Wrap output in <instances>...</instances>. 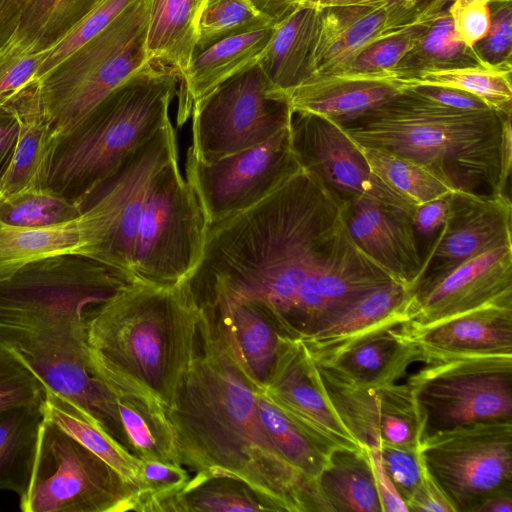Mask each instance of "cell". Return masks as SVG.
I'll return each instance as SVG.
<instances>
[{
	"instance_id": "1",
	"label": "cell",
	"mask_w": 512,
	"mask_h": 512,
	"mask_svg": "<svg viewBox=\"0 0 512 512\" xmlns=\"http://www.w3.org/2000/svg\"><path fill=\"white\" fill-rule=\"evenodd\" d=\"M344 210L345 200L299 164L262 201L208 225L187 279L198 304L256 303L302 340L333 310L395 281L354 242Z\"/></svg>"
},
{
	"instance_id": "2",
	"label": "cell",
	"mask_w": 512,
	"mask_h": 512,
	"mask_svg": "<svg viewBox=\"0 0 512 512\" xmlns=\"http://www.w3.org/2000/svg\"><path fill=\"white\" fill-rule=\"evenodd\" d=\"M200 308L196 351L166 410L182 465L195 473L239 479L276 512H330L317 481L294 469L270 440L257 392L213 315Z\"/></svg>"
},
{
	"instance_id": "3",
	"label": "cell",
	"mask_w": 512,
	"mask_h": 512,
	"mask_svg": "<svg viewBox=\"0 0 512 512\" xmlns=\"http://www.w3.org/2000/svg\"><path fill=\"white\" fill-rule=\"evenodd\" d=\"M201 308L187 282L135 281L87 322V361L103 383L121 381L173 406L197 347Z\"/></svg>"
},
{
	"instance_id": "4",
	"label": "cell",
	"mask_w": 512,
	"mask_h": 512,
	"mask_svg": "<svg viewBox=\"0 0 512 512\" xmlns=\"http://www.w3.org/2000/svg\"><path fill=\"white\" fill-rule=\"evenodd\" d=\"M508 115L489 108L455 109L401 89L337 124L358 146L412 160L454 190L490 195L500 193L502 131Z\"/></svg>"
},
{
	"instance_id": "5",
	"label": "cell",
	"mask_w": 512,
	"mask_h": 512,
	"mask_svg": "<svg viewBox=\"0 0 512 512\" xmlns=\"http://www.w3.org/2000/svg\"><path fill=\"white\" fill-rule=\"evenodd\" d=\"M179 76L149 64L108 95L75 127L52 139L47 188L82 210L87 197L169 122Z\"/></svg>"
},
{
	"instance_id": "6",
	"label": "cell",
	"mask_w": 512,
	"mask_h": 512,
	"mask_svg": "<svg viewBox=\"0 0 512 512\" xmlns=\"http://www.w3.org/2000/svg\"><path fill=\"white\" fill-rule=\"evenodd\" d=\"M135 281L80 254L46 257L0 276V346L24 356L86 341L91 314Z\"/></svg>"
},
{
	"instance_id": "7",
	"label": "cell",
	"mask_w": 512,
	"mask_h": 512,
	"mask_svg": "<svg viewBox=\"0 0 512 512\" xmlns=\"http://www.w3.org/2000/svg\"><path fill=\"white\" fill-rule=\"evenodd\" d=\"M150 0H138L39 80L52 137L67 133L148 62Z\"/></svg>"
},
{
	"instance_id": "8",
	"label": "cell",
	"mask_w": 512,
	"mask_h": 512,
	"mask_svg": "<svg viewBox=\"0 0 512 512\" xmlns=\"http://www.w3.org/2000/svg\"><path fill=\"white\" fill-rule=\"evenodd\" d=\"M407 384L419 443L438 432L482 422H512V356L434 359Z\"/></svg>"
},
{
	"instance_id": "9",
	"label": "cell",
	"mask_w": 512,
	"mask_h": 512,
	"mask_svg": "<svg viewBox=\"0 0 512 512\" xmlns=\"http://www.w3.org/2000/svg\"><path fill=\"white\" fill-rule=\"evenodd\" d=\"M208 221L179 167V157L154 177L137 227L132 275L156 286L178 285L193 274L205 248Z\"/></svg>"
},
{
	"instance_id": "10",
	"label": "cell",
	"mask_w": 512,
	"mask_h": 512,
	"mask_svg": "<svg viewBox=\"0 0 512 512\" xmlns=\"http://www.w3.org/2000/svg\"><path fill=\"white\" fill-rule=\"evenodd\" d=\"M137 489L48 419L41 425L23 512L133 511Z\"/></svg>"
},
{
	"instance_id": "11",
	"label": "cell",
	"mask_w": 512,
	"mask_h": 512,
	"mask_svg": "<svg viewBox=\"0 0 512 512\" xmlns=\"http://www.w3.org/2000/svg\"><path fill=\"white\" fill-rule=\"evenodd\" d=\"M177 157V134L170 120L87 197L81 215L89 238L88 257L132 275L137 227L149 187Z\"/></svg>"
},
{
	"instance_id": "12",
	"label": "cell",
	"mask_w": 512,
	"mask_h": 512,
	"mask_svg": "<svg viewBox=\"0 0 512 512\" xmlns=\"http://www.w3.org/2000/svg\"><path fill=\"white\" fill-rule=\"evenodd\" d=\"M291 113L259 62L193 103L187 151L211 161L252 148L287 128Z\"/></svg>"
},
{
	"instance_id": "13",
	"label": "cell",
	"mask_w": 512,
	"mask_h": 512,
	"mask_svg": "<svg viewBox=\"0 0 512 512\" xmlns=\"http://www.w3.org/2000/svg\"><path fill=\"white\" fill-rule=\"evenodd\" d=\"M418 451L454 512H477L488 498L512 493V422L438 432L424 438Z\"/></svg>"
},
{
	"instance_id": "14",
	"label": "cell",
	"mask_w": 512,
	"mask_h": 512,
	"mask_svg": "<svg viewBox=\"0 0 512 512\" xmlns=\"http://www.w3.org/2000/svg\"><path fill=\"white\" fill-rule=\"evenodd\" d=\"M298 167L288 126L259 145L211 161L187 151L185 178L212 224L259 203Z\"/></svg>"
},
{
	"instance_id": "15",
	"label": "cell",
	"mask_w": 512,
	"mask_h": 512,
	"mask_svg": "<svg viewBox=\"0 0 512 512\" xmlns=\"http://www.w3.org/2000/svg\"><path fill=\"white\" fill-rule=\"evenodd\" d=\"M289 136L299 164L342 199H374L404 210L412 218L416 205L373 174L359 147L336 122L292 111Z\"/></svg>"
},
{
	"instance_id": "16",
	"label": "cell",
	"mask_w": 512,
	"mask_h": 512,
	"mask_svg": "<svg viewBox=\"0 0 512 512\" xmlns=\"http://www.w3.org/2000/svg\"><path fill=\"white\" fill-rule=\"evenodd\" d=\"M448 5L446 0H403L381 6L320 9L309 78L337 74L369 45L432 20Z\"/></svg>"
},
{
	"instance_id": "17",
	"label": "cell",
	"mask_w": 512,
	"mask_h": 512,
	"mask_svg": "<svg viewBox=\"0 0 512 512\" xmlns=\"http://www.w3.org/2000/svg\"><path fill=\"white\" fill-rule=\"evenodd\" d=\"M447 202L445 222L426 250L409 292L426 288L465 261L512 242L509 195L455 190Z\"/></svg>"
},
{
	"instance_id": "18",
	"label": "cell",
	"mask_w": 512,
	"mask_h": 512,
	"mask_svg": "<svg viewBox=\"0 0 512 512\" xmlns=\"http://www.w3.org/2000/svg\"><path fill=\"white\" fill-rule=\"evenodd\" d=\"M490 304L512 305V242L460 264L430 286L409 292V328L432 325Z\"/></svg>"
},
{
	"instance_id": "19",
	"label": "cell",
	"mask_w": 512,
	"mask_h": 512,
	"mask_svg": "<svg viewBox=\"0 0 512 512\" xmlns=\"http://www.w3.org/2000/svg\"><path fill=\"white\" fill-rule=\"evenodd\" d=\"M315 367L327 399L361 447H419L418 421L407 383L359 386Z\"/></svg>"
},
{
	"instance_id": "20",
	"label": "cell",
	"mask_w": 512,
	"mask_h": 512,
	"mask_svg": "<svg viewBox=\"0 0 512 512\" xmlns=\"http://www.w3.org/2000/svg\"><path fill=\"white\" fill-rule=\"evenodd\" d=\"M262 394L313 433L340 447L362 448L327 399L315 364L300 340H288Z\"/></svg>"
},
{
	"instance_id": "21",
	"label": "cell",
	"mask_w": 512,
	"mask_h": 512,
	"mask_svg": "<svg viewBox=\"0 0 512 512\" xmlns=\"http://www.w3.org/2000/svg\"><path fill=\"white\" fill-rule=\"evenodd\" d=\"M344 216L357 246L409 289L423 260L411 216L395 206L364 197L346 200Z\"/></svg>"
},
{
	"instance_id": "22",
	"label": "cell",
	"mask_w": 512,
	"mask_h": 512,
	"mask_svg": "<svg viewBox=\"0 0 512 512\" xmlns=\"http://www.w3.org/2000/svg\"><path fill=\"white\" fill-rule=\"evenodd\" d=\"M310 357L331 376L359 386L395 383L411 363L421 361L420 350L404 333L402 322L381 325L329 352Z\"/></svg>"
},
{
	"instance_id": "23",
	"label": "cell",
	"mask_w": 512,
	"mask_h": 512,
	"mask_svg": "<svg viewBox=\"0 0 512 512\" xmlns=\"http://www.w3.org/2000/svg\"><path fill=\"white\" fill-rule=\"evenodd\" d=\"M421 361L464 356H512V305L490 304L429 326L405 327Z\"/></svg>"
},
{
	"instance_id": "24",
	"label": "cell",
	"mask_w": 512,
	"mask_h": 512,
	"mask_svg": "<svg viewBox=\"0 0 512 512\" xmlns=\"http://www.w3.org/2000/svg\"><path fill=\"white\" fill-rule=\"evenodd\" d=\"M200 306L214 316L233 357L255 392L262 394L291 338L256 303Z\"/></svg>"
},
{
	"instance_id": "25",
	"label": "cell",
	"mask_w": 512,
	"mask_h": 512,
	"mask_svg": "<svg viewBox=\"0 0 512 512\" xmlns=\"http://www.w3.org/2000/svg\"><path fill=\"white\" fill-rule=\"evenodd\" d=\"M274 25L275 23L227 37L194 53L177 94L178 125L184 124L194 102L261 61L270 42Z\"/></svg>"
},
{
	"instance_id": "26",
	"label": "cell",
	"mask_w": 512,
	"mask_h": 512,
	"mask_svg": "<svg viewBox=\"0 0 512 512\" xmlns=\"http://www.w3.org/2000/svg\"><path fill=\"white\" fill-rule=\"evenodd\" d=\"M408 296V287L397 281L377 286L333 310L300 341L310 356H317L381 325L404 323Z\"/></svg>"
},
{
	"instance_id": "27",
	"label": "cell",
	"mask_w": 512,
	"mask_h": 512,
	"mask_svg": "<svg viewBox=\"0 0 512 512\" xmlns=\"http://www.w3.org/2000/svg\"><path fill=\"white\" fill-rule=\"evenodd\" d=\"M399 91L386 81L328 75L311 77L281 94L292 111L308 112L340 123L380 105Z\"/></svg>"
},
{
	"instance_id": "28",
	"label": "cell",
	"mask_w": 512,
	"mask_h": 512,
	"mask_svg": "<svg viewBox=\"0 0 512 512\" xmlns=\"http://www.w3.org/2000/svg\"><path fill=\"white\" fill-rule=\"evenodd\" d=\"M107 387L116 397L130 453L142 461L183 466L164 406L142 389L121 383Z\"/></svg>"
},
{
	"instance_id": "29",
	"label": "cell",
	"mask_w": 512,
	"mask_h": 512,
	"mask_svg": "<svg viewBox=\"0 0 512 512\" xmlns=\"http://www.w3.org/2000/svg\"><path fill=\"white\" fill-rule=\"evenodd\" d=\"M319 21L320 9L300 5L275 22L260 65L276 91L284 93L309 78Z\"/></svg>"
},
{
	"instance_id": "30",
	"label": "cell",
	"mask_w": 512,
	"mask_h": 512,
	"mask_svg": "<svg viewBox=\"0 0 512 512\" xmlns=\"http://www.w3.org/2000/svg\"><path fill=\"white\" fill-rule=\"evenodd\" d=\"M206 0H150L145 51L148 62L174 69L181 82L194 55Z\"/></svg>"
},
{
	"instance_id": "31",
	"label": "cell",
	"mask_w": 512,
	"mask_h": 512,
	"mask_svg": "<svg viewBox=\"0 0 512 512\" xmlns=\"http://www.w3.org/2000/svg\"><path fill=\"white\" fill-rule=\"evenodd\" d=\"M19 134L10 163L0 179V195L45 187V169L52 132L39 96V81L13 102Z\"/></svg>"
},
{
	"instance_id": "32",
	"label": "cell",
	"mask_w": 512,
	"mask_h": 512,
	"mask_svg": "<svg viewBox=\"0 0 512 512\" xmlns=\"http://www.w3.org/2000/svg\"><path fill=\"white\" fill-rule=\"evenodd\" d=\"M317 484L330 512H382L372 461L364 447L335 448Z\"/></svg>"
},
{
	"instance_id": "33",
	"label": "cell",
	"mask_w": 512,
	"mask_h": 512,
	"mask_svg": "<svg viewBox=\"0 0 512 512\" xmlns=\"http://www.w3.org/2000/svg\"><path fill=\"white\" fill-rule=\"evenodd\" d=\"M89 238L82 215L43 227H19L0 222V276L46 257L88 256Z\"/></svg>"
},
{
	"instance_id": "34",
	"label": "cell",
	"mask_w": 512,
	"mask_h": 512,
	"mask_svg": "<svg viewBox=\"0 0 512 512\" xmlns=\"http://www.w3.org/2000/svg\"><path fill=\"white\" fill-rule=\"evenodd\" d=\"M44 418V399L0 411V490L26 492Z\"/></svg>"
},
{
	"instance_id": "35",
	"label": "cell",
	"mask_w": 512,
	"mask_h": 512,
	"mask_svg": "<svg viewBox=\"0 0 512 512\" xmlns=\"http://www.w3.org/2000/svg\"><path fill=\"white\" fill-rule=\"evenodd\" d=\"M44 416L139 489L142 460L122 447L77 405L46 389Z\"/></svg>"
},
{
	"instance_id": "36",
	"label": "cell",
	"mask_w": 512,
	"mask_h": 512,
	"mask_svg": "<svg viewBox=\"0 0 512 512\" xmlns=\"http://www.w3.org/2000/svg\"><path fill=\"white\" fill-rule=\"evenodd\" d=\"M256 402L261 423L280 454L298 472L317 481L340 446L305 428L263 394L256 393Z\"/></svg>"
},
{
	"instance_id": "37",
	"label": "cell",
	"mask_w": 512,
	"mask_h": 512,
	"mask_svg": "<svg viewBox=\"0 0 512 512\" xmlns=\"http://www.w3.org/2000/svg\"><path fill=\"white\" fill-rule=\"evenodd\" d=\"M478 64L473 49L467 47L456 36L446 8L427 24L418 43L378 80L395 85L425 71Z\"/></svg>"
},
{
	"instance_id": "38",
	"label": "cell",
	"mask_w": 512,
	"mask_h": 512,
	"mask_svg": "<svg viewBox=\"0 0 512 512\" xmlns=\"http://www.w3.org/2000/svg\"><path fill=\"white\" fill-rule=\"evenodd\" d=\"M274 511L243 481L229 476L195 473L186 486L168 500L161 512Z\"/></svg>"
},
{
	"instance_id": "39",
	"label": "cell",
	"mask_w": 512,
	"mask_h": 512,
	"mask_svg": "<svg viewBox=\"0 0 512 512\" xmlns=\"http://www.w3.org/2000/svg\"><path fill=\"white\" fill-rule=\"evenodd\" d=\"M512 69L490 68L483 65L453 69L430 70L402 80V88L431 85L454 88L481 99L490 109L512 114Z\"/></svg>"
},
{
	"instance_id": "40",
	"label": "cell",
	"mask_w": 512,
	"mask_h": 512,
	"mask_svg": "<svg viewBox=\"0 0 512 512\" xmlns=\"http://www.w3.org/2000/svg\"><path fill=\"white\" fill-rule=\"evenodd\" d=\"M358 147L373 174L416 206L446 197L455 191L412 160L374 148Z\"/></svg>"
},
{
	"instance_id": "41",
	"label": "cell",
	"mask_w": 512,
	"mask_h": 512,
	"mask_svg": "<svg viewBox=\"0 0 512 512\" xmlns=\"http://www.w3.org/2000/svg\"><path fill=\"white\" fill-rule=\"evenodd\" d=\"M96 1L30 0L12 39L35 51L51 48L76 25Z\"/></svg>"
},
{
	"instance_id": "42",
	"label": "cell",
	"mask_w": 512,
	"mask_h": 512,
	"mask_svg": "<svg viewBox=\"0 0 512 512\" xmlns=\"http://www.w3.org/2000/svg\"><path fill=\"white\" fill-rule=\"evenodd\" d=\"M81 212L74 201L47 187L0 195V222L11 226H50L73 220Z\"/></svg>"
},
{
	"instance_id": "43",
	"label": "cell",
	"mask_w": 512,
	"mask_h": 512,
	"mask_svg": "<svg viewBox=\"0 0 512 512\" xmlns=\"http://www.w3.org/2000/svg\"><path fill=\"white\" fill-rule=\"evenodd\" d=\"M273 23L253 0H206L198 23L194 53L227 37Z\"/></svg>"
},
{
	"instance_id": "44",
	"label": "cell",
	"mask_w": 512,
	"mask_h": 512,
	"mask_svg": "<svg viewBox=\"0 0 512 512\" xmlns=\"http://www.w3.org/2000/svg\"><path fill=\"white\" fill-rule=\"evenodd\" d=\"M430 21L369 45L350 60L335 76L378 80L383 73L392 69L418 43Z\"/></svg>"
},
{
	"instance_id": "45",
	"label": "cell",
	"mask_w": 512,
	"mask_h": 512,
	"mask_svg": "<svg viewBox=\"0 0 512 512\" xmlns=\"http://www.w3.org/2000/svg\"><path fill=\"white\" fill-rule=\"evenodd\" d=\"M138 0H97L75 26L55 45L42 64L37 80L46 76L60 62L103 31L122 12Z\"/></svg>"
},
{
	"instance_id": "46",
	"label": "cell",
	"mask_w": 512,
	"mask_h": 512,
	"mask_svg": "<svg viewBox=\"0 0 512 512\" xmlns=\"http://www.w3.org/2000/svg\"><path fill=\"white\" fill-rule=\"evenodd\" d=\"M49 51H35L13 39L0 50L1 103L13 102L38 82L37 75Z\"/></svg>"
},
{
	"instance_id": "47",
	"label": "cell",
	"mask_w": 512,
	"mask_h": 512,
	"mask_svg": "<svg viewBox=\"0 0 512 512\" xmlns=\"http://www.w3.org/2000/svg\"><path fill=\"white\" fill-rule=\"evenodd\" d=\"M190 478L183 466L142 461L141 484L133 511L161 512L163 505L177 495Z\"/></svg>"
},
{
	"instance_id": "48",
	"label": "cell",
	"mask_w": 512,
	"mask_h": 512,
	"mask_svg": "<svg viewBox=\"0 0 512 512\" xmlns=\"http://www.w3.org/2000/svg\"><path fill=\"white\" fill-rule=\"evenodd\" d=\"M489 6L488 32L472 49L480 65L512 69V1L493 2Z\"/></svg>"
},
{
	"instance_id": "49",
	"label": "cell",
	"mask_w": 512,
	"mask_h": 512,
	"mask_svg": "<svg viewBox=\"0 0 512 512\" xmlns=\"http://www.w3.org/2000/svg\"><path fill=\"white\" fill-rule=\"evenodd\" d=\"M46 387L11 351L0 346V411L44 399Z\"/></svg>"
},
{
	"instance_id": "50",
	"label": "cell",
	"mask_w": 512,
	"mask_h": 512,
	"mask_svg": "<svg viewBox=\"0 0 512 512\" xmlns=\"http://www.w3.org/2000/svg\"><path fill=\"white\" fill-rule=\"evenodd\" d=\"M379 451L386 473L407 505L426 477L418 448L382 445Z\"/></svg>"
},
{
	"instance_id": "51",
	"label": "cell",
	"mask_w": 512,
	"mask_h": 512,
	"mask_svg": "<svg viewBox=\"0 0 512 512\" xmlns=\"http://www.w3.org/2000/svg\"><path fill=\"white\" fill-rule=\"evenodd\" d=\"M458 39L467 47L480 41L490 26L488 0H453L447 7Z\"/></svg>"
},
{
	"instance_id": "52",
	"label": "cell",
	"mask_w": 512,
	"mask_h": 512,
	"mask_svg": "<svg viewBox=\"0 0 512 512\" xmlns=\"http://www.w3.org/2000/svg\"><path fill=\"white\" fill-rule=\"evenodd\" d=\"M447 197L417 205L414 210L412 222L419 241H425L427 249L445 222L448 210Z\"/></svg>"
},
{
	"instance_id": "53",
	"label": "cell",
	"mask_w": 512,
	"mask_h": 512,
	"mask_svg": "<svg viewBox=\"0 0 512 512\" xmlns=\"http://www.w3.org/2000/svg\"><path fill=\"white\" fill-rule=\"evenodd\" d=\"M402 89H409L420 96L455 109L483 110L489 108L478 97L454 88L431 85H417Z\"/></svg>"
},
{
	"instance_id": "54",
	"label": "cell",
	"mask_w": 512,
	"mask_h": 512,
	"mask_svg": "<svg viewBox=\"0 0 512 512\" xmlns=\"http://www.w3.org/2000/svg\"><path fill=\"white\" fill-rule=\"evenodd\" d=\"M366 449L368 450L372 461L382 512H409L406 503L396 490L383 467L379 447H370Z\"/></svg>"
},
{
	"instance_id": "55",
	"label": "cell",
	"mask_w": 512,
	"mask_h": 512,
	"mask_svg": "<svg viewBox=\"0 0 512 512\" xmlns=\"http://www.w3.org/2000/svg\"><path fill=\"white\" fill-rule=\"evenodd\" d=\"M19 134V119L13 103L0 102V179L12 158Z\"/></svg>"
},
{
	"instance_id": "56",
	"label": "cell",
	"mask_w": 512,
	"mask_h": 512,
	"mask_svg": "<svg viewBox=\"0 0 512 512\" xmlns=\"http://www.w3.org/2000/svg\"><path fill=\"white\" fill-rule=\"evenodd\" d=\"M407 507L409 512H454L427 472L423 483L407 502Z\"/></svg>"
},
{
	"instance_id": "57",
	"label": "cell",
	"mask_w": 512,
	"mask_h": 512,
	"mask_svg": "<svg viewBox=\"0 0 512 512\" xmlns=\"http://www.w3.org/2000/svg\"><path fill=\"white\" fill-rule=\"evenodd\" d=\"M30 0H0V50L16 34Z\"/></svg>"
},
{
	"instance_id": "58",
	"label": "cell",
	"mask_w": 512,
	"mask_h": 512,
	"mask_svg": "<svg viewBox=\"0 0 512 512\" xmlns=\"http://www.w3.org/2000/svg\"><path fill=\"white\" fill-rule=\"evenodd\" d=\"M511 116L504 119L501 143V173L499 182V192L509 195V179L512 169V129Z\"/></svg>"
},
{
	"instance_id": "59",
	"label": "cell",
	"mask_w": 512,
	"mask_h": 512,
	"mask_svg": "<svg viewBox=\"0 0 512 512\" xmlns=\"http://www.w3.org/2000/svg\"><path fill=\"white\" fill-rule=\"evenodd\" d=\"M257 7L274 22L299 6L301 0H253Z\"/></svg>"
},
{
	"instance_id": "60",
	"label": "cell",
	"mask_w": 512,
	"mask_h": 512,
	"mask_svg": "<svg viewBox=\"0 0 512 512\" xmlns=\"http://www.w3.org/2000/svg\"><path fill=\"white\" fill-rule=\"evenodd\" d=\"M403 0H301L300 5L318 9L334 6H381L389 5ZM450 4L449 0H446Z\"/></svg>"
},
{
	"instance_id": "61",
	"label": "cell",
	"mask_w": 512,
	"mask_h": 512,
	"mask_svg": "<svg viewBox=\"0 0 512 512\" xmlns=\"http://www.w3.org/2000/svg\"><path fill=\"white\" fill-rule=\"evenodd\" d=\"M477 512H512V493H502L488 498Z\"/></svg>"
},
{
	"instance_id": "62",
	"label": "cell",
	"mask_w": 512,
	"mask_h": 512,
	"mask_svg": "<svg viewBox=\"0 0 512 512\" xmlns=\"http://www.w3.org/2000/svg\"><path fill=\"white\" fill-rule=\"evenodd\" d=\"M450 3L453 1V0H449ZM489 3H493V2H499V1H512V0H488Z\"/></svg>"
}]
</instances>
